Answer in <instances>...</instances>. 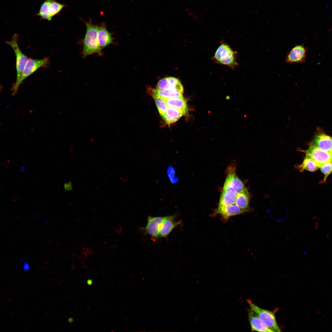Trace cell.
<instances>
[{
    "mask_svg": "<svg viewBox=\"0 0 332 332\" xmlns=\"http://www.w3.org/2000/svg\"><path fill=\"white\" fill-rule=\"evenodd\" d=\"M154 99L160 114L163 118L165 115L168 106L164 101L158 98Z\"/></svg>",
    "mask_w": 332,
    "mask_h": 332,
    "instance_id": "22",
    "label": "cell"
},
{
    "mask_svg": "<svg viewBox=\"0 0 332 332\" xmlns=\"http://www.w3.org/2000/svg\"><path fill=\"white\" fill-rule=\"evenodd\" d=\"M166 217L148 216L147 224L143 228L145 233L155 239L160 237V229Z\"/></svg>",
    "mask_w": 332,
    "mask_h": 332,
    "instance_id": "8",
    "label": "cell"
},
{
    "mask_svg": "<svg viewBox=\"0 0 332 332\" xmlns=\"http://www.w3.org/2000/svg\"><path fill=\"white\" fill-rule=\"evenodd\" d=\"M98 39L99 45L102 49L114 43L112 34L108 30L104 23L99 26Z\"/></svg>",
    "mask_w": 332,
    "mask_h": 332,
    "instance_id": "13",
    "label": "cell"
},
{
    "mask_svg": "<svg viewBox=\"0 0 332 332\" xmlns=\"http://www.w3.org/2000/svg\"><path fill=\"white\" fill-rule=\"evenodd\" d=\"M183 113L175 108L168 106L166 113L163 119L168 125L177 121L182 116Z\"/></svg>",
    "mask_w": 332,
    "mask_h": 332,
    "instance_id": "17",
    "label": "cell"
},
{
    "mask_svg": "<svg viewBox=\"0 0 332 332\" xmlns=\"http://www.w3.org/2000/svg\"><path fill=\"white\" fill-rule=\"evenodd\" d=\"M175 215L166 216L161 226L160 237H167L172 230L180 223V221L175 220Z\"/></svg>",
    "mask_w": 332,
    "mask_h": 332,
    "instance_id": "14",
    "label": "cell"
},
{
    "mask_svg": "<svg viewBox=\"0 0 332 332\" xmlns=\"http://www.w3.org/2000/svg\"><path fill=\"white\" fill-rule=\"evenodd\" d=\"M83 22L86 27V31L82 42V57L85 58L94 54L102 56V49L100 47L98 39L99 26L93 24L91 20Z\"/></svg>",
    "mask_w": 332,
    "mask_h": 332,
    "instance_id": "1",
    "label": "cell"
},
{
    "mask_svg": "<svg viewBox=\"0 0 332 332\" xmlns=\"http://www.w3.org/2000/svg\"><path fill=\"white\" fill-rule=\"evenodd\" d=\"M235 52L227 44L223 43L217 48L213 58L219 63L231 67L238 65Z\"/></svg>",
    "mask_w": 332,
    "mask_h": 332,
    "instance_id": "6",
    "label": "cell"
},
{
    "mask_svg": "<svg viewBox=\"0 0 332 332\" xmlns=\"http://www.w3.org/2000/svg\"><path fill=\"white\" fill-rule=\"evenodd\" d=\"M49 64V57L39 59L28 58L20 78L18 81L15 82L11 88L12 96H15L17 93L20 85L26 79L40 68L48 67Z\"/></svg>",
    "mask_w": 332,
    "mask_h": 332,
    "instance_id": "2",
    "label": "cell"
},
{
    "mask_svg": "<svg viewBox=\"0 0 332 332\" xmlns=\"http://www.w3.org/2000/svg\"><path fill=\"white\" fill-rule=\"evenodd\" d=\"M68 322L69 323H71L73 321V319L72 318H69L68 320Z\"/></svg>",
    "mask_w": 332,
    "mask_h": 332,
    "instance_id": "28",
    "label": "cell"
},
{
    "mask_svg": "<svg viewBox=\"0 0 332 332\" xmlns=\"http://www.w3.org/2000/svg\"><path fill=\"white\" fill-rule=\"evenodd\" d=\"M306 49L303 45L294 46L288 53L285 58L287 63H301L305 61Z\"/></svg>",
    "mask_w": 332,
    "mask_h": 332,
    "instance_id": "11",
    "label": "cell"
},
{
    "mask_svg": "<svg viewBox=\"0 0 332 332\" xmlns=\"http://www.w3.org/2000/svg\"><path fill=\"white\" fill-rule=\"evenodd\" d=\"M248 211L243 209L236 205H234L218 207L216 211L224 218L227 219L231 216L239 215Z\"/></svg>",
    "mask_w": 332,
    "mask_h": 332,
    "instance_id": "16",
    "label": "cell"
},
{
    "mask_svg": "<svg viewBox=\"0 0 332 332\" xmlns=\"http://www.w3.org/2000/svg\"><path fill=\"white\" fill-rule=\"evenodd\" d=\"M306 156L313 160L318 165L328 161H332L330 152L322 150L314 146H310L306 150H302Z\"/></svg>",
    "mask_w": 332,
    "mask_h": 332,
    "instance_id": "7",
    "label": "cell"
},
{
    "mask_svg": "<svg viewBox=\"0 0 332 332\" xmlns=\"http://www.w3.org/2000/svg\"><path fill=\"white\" fill-rule=\"evenodd\" d=\"M148 92L153 98H158L164 101L169 99L184 98L183 93L176 91L165 90L156 88L148 89Z\"/></svg>",
    "mask_w": 332,
    "mask_h": 332,
    "instance_id": "12",
    "label": "cell"
},
{
    "mask_svg": "<svg viewBox=\"0 0 332 332\" xmlns=\"http://www.w3.org/2000/svg\"><path fill=\"white\" fill-rule=\"evenodd\" d=\"M168 106L177 109L184 114H187L188 108L186 101L184 98L169 99L165 101Z\"/></svg>",
    "mask_w": 332,
    "mask_h": 332,
    "instance_id": "18",
    "label": "cell"
},
{
    "mask_svg": "<svg viewBox=\"0 0 332 332\" xmlns=\"http://www.w3.org/2000/svg\"><path fill=\"white\" fill-rule=\"evenodd\" d=\"M34 215L35 216L42 218L46 223L48 224L49 223L48 220L42 215L35 213Z\"/></svg>",
    "mask_w": 332,
    "mask_h": 332,
    "instance_id": "26",
    "label": "cell"
},
{
    "mask_svg": "<svg viewBox=\"0 0 332 332\" xmlns=\"http://www.w3.org/2000/svg\"><path fill=\"white\" fill-rule=\"evenodd\" d=\"M30 264L27 262L25 261L23 265V271L25 272L30 270Z\"/></svg>",
    "mask_w": 332,
    "mask_h": 332,
    "instance_id": "25",
    "label": "cell"
},
{
    "mask_svg": "<svg viewBox=\"0 0 332 332\" xmlns=\"http://www.w3.org/2000/svg\"><path fill=\"white\" fill-rule=\"evenodd\" d=\"M330 154H331V156H332V150H331V151H330Z\"/></svg>",
    "mask_w": 332,
    "mask_h": 332,
    "instance_id": "30",
    "label": "cell"
},
{
    "mask_svg": "<svg viewBox=\"0 0 332 332\" xmlns=\"http://www.w3.org/2000/svg\"><path fill=\"white\" fill-rule=\"evenodd\" d=\"M309 145L330 152L332 149V137L322 132L318 133L310 143Z\"/></svg>",
    "mask_w": 332,
    "mask_h": 332,
    "instance_id": "10",
    "label": "cell"
},
{
    "mask_svg": "<svg viewBox=\"0 0 332 332\" xmlns=\"http://www.w3.org/2000/svg\"><path fill=\"white\" fill-rule=\"evenodd\" d=\"M248 318L252 331L274 332L265 326L260 321L256 314L251 309L248 310Z\"/></svg>",
    "mask_w": 332,
    "mask_h": 332,
    "instance_id": "15",
    "label": "cell"
},
{
    "mask_svg": "<svg viewBox=\"0 0 332 332\" xmlns=\"http://www.w3.org/2000/svg\"><path fill=\"white\" fill-rule=\"evenodd\" d=\"M25 168V166L23 165H22L21 167V172H23L24 171V170Z\"/></svg>",
    "mask_w": 332,
    "mask_h": 332,
    "instance_id": "29",
    "label": "cell"
},
{
    "mask_svg": "<svg viewBox=\"0 0 332 332\" xmlns=\"http://www.w3.org/2000/svg\"><path fill=\"white\" fill-rule=\"evenodd\" d=\"M64 188L65 191H71L73 188V184L72 181H70L64 183Z\"/></svg>",
    "mask_w": 332,
    "mask_h": 332,
    "instance_id": "24",
    "label": "cell"
},
{
    "mask_svg": "<svg viewBox=\"0 0 332 332\" xmlns=\"http://www.w3.org/2000/svg\"><path fill=\"white\" fill-rule=\"evenodd\" d=\"M249 194L246 188L238 193L235 201V204L240 208L249 210Z\"/></svg>",
    "mask_w": 332,
    "mask_h": 332,
    "instance_id": "19",
    "label": "cell"
},
{
    "mask_svg": "<svg viewBox=\"0 0 332 332\" xmlns=\"http://www.w3.org/2000/svg\"><path fill=\"white\" fill-rule=\"evenodd\" d=\"M247 302L250 309L256 314L265 326L274 332L281 331L273 312L260 308L253 303L250 300H248Z\"/></svg>",
    "mask_w": 332,
    "mask_h": 332,
    "instance_id": "3",
    "label": "cell"
},
{
    "mask_svg": "<svg viewBox=\"0 0 332 332\" xmlns=\"http://www.w3.org/2000/svg\"><path fill=\"white\" fill-rule=\"evenodd\" d=\"M322 172L324 174V178L322 182L326 181L328 176L332 172V161L323 164L319 166Z\"/></svg>",
    "mask_w": 332,
    "mask_h": 332,
    "instance_id": "21",
    "label": "cell"
},
{
    "mask_svg": "<svg viewBox=\"0 0 332 332\" xmlns=\"http://www.w3.org/2000/svg\"><path fill=\"white\" fill-rule=\"evenodd\" d=\"M156 88L163 90L176 91L182 93L184 92V88L180 81L177 78L172 77H166L160 79Z\"/></svg>",
    "mask_w": 332,
    "mask_h": 332,
    "instance_id": "9",
    "label": "cell"
},
{
    "mask_svg": "<svg viewBox=\"0 0 332 332\" xmlns=\"http://www.w3.org/2000/svg\"><path fill=\"white\" fill-rule=\"evenodd\" d=\"M18 42V37L16 34L12 37L11 40L6 42V43L13 49L16 57L17 77L15 82L18 81L20 78L28 59L20 49Z\"/></svg>",
    "mask_w": 332,
    "mask_h": 332,
    "instance_id": "4",
    "label": "cell"
},
{
    "mask_svg": "<svg viewBox=\"0 0 332 332\" xmlns=\"http://www.w3.org/2000/svg\"><path fill=\"white\" fill-rule=\"evenodd\" d=\"M319 168V165L311 158L306 156L302 163L298 166V169L301 171L304 170L313 172Z\"/></svg>",
    "mask_w": 332,
    "mask_h": 332,
    "instance_id": "20",
    "label": "cell"
},
{
    "mask_svg": "<svg viewBox=\"0 0 332 332\" xmlns=\"http://www.w3.org/2000/svg\"><path fill=\"white\" fill-rule=\"evenodd\" d=\"M166 173L171 183L174 184L178 182V179L176 176L175 170L173 166L172 165H169L167 168Z\"/></svg>",
    "mask_w": 332,
    "mask_h": 332,
    "instance_id": "23",
    "label": "cell"
},
{
    "mask_svg": "<svg viewBox=\"0 0 332 332\" xmlns=\"http://www.w3.org/2000/svg\"><path fill=\"white\" fill-rule=\"evenodd\" d=\"M66 6L57 2L56 0H43L40 10L36 15L42 20H52L55 15H58Z\"/></svg>",
    "mask_w": 332,
    "mask_h": 332,
    "instance_id": "5",
    "label": "cell"
},
{
    "mask_svg": "<svg viewBox=\"0 0 332 332\" xmlns=\"http://www.w3.org/2000/svg\"><path fill=\"white\" fill-rule=\"evenodd\" d=\"M93 281L91 279H89L87 281V283L89 285H91L92 284Z\"/></svg>",
    "mask_w": 332,
    "mask_h": 332,
    "instance_id": "27",
    "label": "cell"
}]
</instances>
